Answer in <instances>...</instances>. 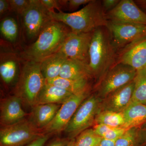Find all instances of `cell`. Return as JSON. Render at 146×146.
<instances>
[{
    "instance_id": "cell-2",
    "label": "cell",
    "mask_w": 146,
    "mask_h": 146,
    "mask_svg": "<svg viewBox=\"0 0 146 146\" xmlns=\"http://www.w3.org/2000/svg\"><path fill=\"white\" fill-rule=\"evenodd\" d=\"M53 20L61 22L77 33L92 32L100 27H106V14L102 7L101 1L91 0L78 11L65 13L62 11L50 12Z\"/></svg>"
},
{
    "instance_id": "cell-18",
    "label": "cell",
    "mask_w": 146,
    "mask_h": 146,
    "mask_svg": "<svg viewBox=\"0 0 146 146\" xmlns=\"http://www.w3.org/2000/svg\"><path fill=\"white\" fill-rule=\"evenodd\" d=\"M124 118L123 127H140L146 123V105L131 102L123 111Z\"/></svg>"
},
{
    "instance_id": "cell-31",
    "label": "cell",
    "mask_w": 146,
    "mask_h": 146,
    "mask_svg": "<svg viewBox=\"0 0 146 146\" xmlns=\"http://www.w3.org/2000/svg\"><path fill=\"white\" fill-rule=\"evenodd\" d=\"M120 1V0L101 1L102 7L106 14L115 8L117 5Z\"/></svg>"
},
{
    "instance_id": "cell-35",
    "label": "cell",
    "mask_w": 146,
    "mask_h": 146,
    "mask_svg": "<svg viewBox=\"0 0 146 146\" xmlns=\"http://www.w3.org/2000/svg\"><path fill=\"white\" fill-rule=\"evenodd\" d=\"M140 145H146V123L139 129Z\"/></svg>"
},
{
    "instance_id": "cell-24",
    "label": "cell",
    "mask_w": 146,
    "mask_h": 146,
    "mask_svg": "<svg viewBox=\"0 0 146 146\" xmlns=\"http://www.w3.org/2000/svg\"><path fill=\"white\" fill-rule=\"evenodd\" d=\"M124 124L122 112L99 111L95 118V125L104 124L112 127H123Z\"/></svg>"
},
{
    "instance_id": "cell-27",
    "label": "cell",
    "mask_w": 146,
    "mask_h": 146,
    "mask_svg": "<svg viewBox=\"0 0 146 146\" xmlns=\"http://www.w3.org/2000/svg\"><path fill=\"white\" fill-rule=\"evenodd\" d=\"M139 127L128 129L115 142V146H138L140 145Z\"/></svg>"
},
{
    "instance_id": "cell-20",
    "label": "cell",
    "mask_w": 146,
    "mask_h": 146,
    "mask_svg": "<svg viewBox=\"0 0 146 146\" xmlns=\"http://www.w3.org/2000/svg\"><path fill=\"white\" fill-rule=\"evenodd\" d=\"M59 77L76 80H89L92 78L87 66L78 61L69 58L63 64Z\"/></svg>"
},
{
    "instance_id": "cell-4",
    "label": "cell",
    "mask_w": 146,
    "mask_h": 146,
    "mask_svg": "<svg viewBox=\"0 0 146 146\" xmlns=\"http://www.w3.org/2000/svg\"><path fill=\"white\" fill-rule=\"evenodd\" d=\"M46 83L41 71V63L26 61L14 88V96L19 98L23 103L33 107Z\"/></svg>"
},
{
    "instance_id": "cell-1",
    "label": "cell",
    "mask_w": 146,
    "mask_h": 146,
    "mask_svg": "<svg viewBox=\"0 0 146 146\" xmlns=\"http://www.w3.org/2000/svg\"><path fill=\"white\" fill-rule=\"evenodd\" d=\"M117 54L106 27L94 31L89 48L88 68L92 78L96 80V84L116 63Z\"/></svg>"
},
{
    "instance_id": "cell-29",
    "label": "cell",
    "mask_w": 146,
    "mask_h": 146,
    "mask_svg": "<svg viewBox=\"0 0 146 146\" xmlns=\"http://www.w3.org/2000/svg\"><path fill=\"white\" fill-rule=\"evenodd\" d=\"M128 129L123 127H111L104 136L103 138L116 141L124 134Z\"/></svg>"
},
{
    "instance_id": "cell-9",
    "label": "cell",
    "mask_w": 146,
    "mask_h": 146,
    "mask_svg": "<svg viewBox=\"0 0 146 146\" xmlns=\"http://www.w3.org/2000/svg\"><path fill=\"white\" fill-rule=\"evenodd\" d=\"M93 32L77 33L71 31L58 52L65 54L69 59L78 61L88 67L89 48Z\"/></svg>"
},
{
    "instance_id": "cell-15",
    "label": "cell",
    "mask_w": 146,
    "mask_h": 146,
    "mask_svg": "<svg viewBox=\"0 0 146 146\" xmlns=\"http://www.w3.org/2000/svg\"><path fill=\"white\" fill-rule=\"evenodd\" d=\"M22 104L21 99L14 95L1 100L0 104L1 126L11 125L26 119L29 114L24 111Z\"/></svg>"
},
{
    "instance_id": "cell-26",
    "label": "cell",
    "mask_w": 146,
    "mask_h": 146,
    "mask_svg": "<svg viewBox=\"0 0 146 146\" xmlns=\"http://www.w3.org/2000/svg\"><path fill=\"white\" fill-rule=\"evenodd\" d=\"M102 138L93 128H88L75 138V146H98Z\"/></svg>"
},
{
    "instance_id": "cell-10",
    "label": "cell",
    "mask_w": 146,
    "mask_h": 146,
    "mask_svg": "<svg viewBox=\"0 0 146 146\" xmlns=\"http://www.w3.org/2000/svg\"><path fill=\"white\" fill-rule=\"evenodd\" d=\"M90 92L73 95L61 105L52 121L43 129L45 134H57L65 130L80 104L90 95Z\"/></svg>"
},
{
    "instance_id": "cell-5",
    "label": "cell",
    "mask_w": 146,
    "mask_h": 146,
    "mask_svg": "<svg viewBox=\"0 0 146 146\" xmlns=\"http://www.w3.org/2000/svg\"><path fill=\"white\" fill-rule=\"evenodd\" d=\"M101 101L94 94L90 95L82 103L64 131L68 139L75 138L95 123Z\"/></svg>"
},
{
    "instance_id": "cell-14",
    "label": "cell",
    "mask_w": 146,
    "mask_h": 146,
    "mask_svg": "<svg viewBox=\"0 0 146 146\" xmlns=\"http://www.w3.org/2000/svg\"><path fill=\"white\" fill-rule=\"evenodd\" d=\"M134 86L133 80L110 94L102 100L100 111L122 112L131 102Z\"/></svg>"
},
{
    "instance_id": "cell-22",
    "label": "cell",
    "mask_w": 146,
    "mask_h": 146,
    "mask_svg": "<svg viewBox=\"0 0 146 146\" xmlns=\"http://www.w3.org/2000/svg\"><path fill=\"white\" fill-rule=\"evenodd\" d=\"M18 69V59L14 56H1L0 75L6 84L12 83L17 76Z\"/></svg>"
},
{
    "instance_id": "cell-34",
    "label": "cell",
    "mask_w": 146,
    "mask_h": 146,
    "mask_svg": "<svg viewBox=\"0 0 146 146\" xmlns=\"http://www.w3.org/2000/svg\"><path fill=\"white\" fill-rule=\"evenodd\" d=\"M70 140L68 138H57L50 142L46 146H67Z\"/></svg>"
},
{
    "instance_id": "cell-12",
    "label": "cell",
    "mask_w": 146,
    "mask_h": 146,
    "mask_svg": "<svg viewBox=\"0 0 146 146\" xmlns=\"http://www.w3.org/2000/svg\"><path fill=\"white\" fill-rule=\"evenodd\" d=\"M106 16L108 22L112 23L146 25V13L133 0H121Z\"/></svg>"
},
{
    "instance_id": "cell-16",
    "label": "cell",
    "mask_w": 146,
    "mask_h": 146,
    "mask_svg": "<svg viewBox=\"0 0 146 146\" xmlns=\"http://www.w3.org/2000/svg\"><path fill=\"white\" fill-rule=\"evenodd\" d=\"M62 104L36 105L32 108L27 120L34 127L43 131L53 119Z\"/></svg>"
},
{
    "instance_id": "cell-30",
    "label": "cell",
    "mask_w": 146,
    "mask_h": 146,
    "mask_svg": "<svg viewBox=\"0 0 146 146\" xmlns=\"http://www.w3.org/2000/svg\"><path fill=\"white\" fill-rule=\"evenodd\" d=\"M42 4L46 7L49 12L55 11L54 9H57L58 11H62L60 3L56 0H40Z\"/></svg>"
},
{
    "instance_id": "cell-17",
    "label": "cell",
    "mask_w": 146,
    "mask_h": 146,
    "mask_svg": "<svg viewBox=\"0 0 146 146\" xmlns=\"http://www.w3.org/2000/svg\"><path fill=\"white\" fill-rule=\"evenodd\" d=\"M73 95L65 89L46 82L37 97L35 105L62 104Z\"/></svg>"
},
{
    "instance_id": "cell-38",
    "label": "cell",
    "mask_w": 146,
    "mask_h": 146,
    "mask_svg": "<svg viewBox=\"0 0 146 146\" xmlns=\"http://www.w3.org/2000/svg\"><path fill=\"white\" fill-rule=\"evenodd\" d=\"M134 1L137 5L146 13V0H136Z\"/></svg>"
},
{
    "instance_id": "cell-23",
    "label": "cell",
    "mask_w": 146,
    "mask_h": 146,
    "mask_svg": "<svg viewBox=\"0 0 146 146\" xmlns=\"http://www.w3.org/2000/svg\"><path fill=\"white\" fill-rule=\"evenodd\" d=\"M131 102L146 105V68L137 71Z\"/></svg>"
},
{
    "instance_id": "cell-25",
    "label": "cell",
    "mask_w": 146,
    "mask_h": 146,
    "mask_svg": "<svg viewBox=\"0 0 146 146\" xmlns=\"http://www.w3.org/2000/svg\"><path fill=\"white\" fill-rule=\"evenodd\" d=\"M0 31L3 36L9 42H14L17 39L18 26L14 18L7 17L3 19L0 24Z\"/></svg>"
},
{
    "instance_id": "cell-36",
    "label": "cell",
    "mask_w": 146,
    "mask_h": 146,
    "mask_svg": "<svg viewBox=\"0 0 146 146\" xmlns=\"http://www.w3.org/2000/svg\"><path fill=\"white\" fill-rule=\"evenodd\" d=\"M8 11H10L8 0H0V15L2 16Z\"/></svg>"
},
{
    "instance_id": "cell-6",
    "label": "cell",
    "mask_w": 146,
    "mask_h": 146,
    "mask_svg": "<svg viewBox=\"0 0 146 146\" xmlns=\"http://www.w3.org/2000/svg\"><path fill=\"white\" fill-rule=\"evenodd\" d=\"M134 68L121 63H115L96 84L95 94L101 100L119 88L133 81L136 76Z\"/></svg>"
},
{
    "instance_id": "cell-21",
    "label": "cell",
    "mask_w": 146,
    "mask_h": 146,
    "mask_svg": "<svg viewBox=\"0 0 146 146\" xmlns=\"http://www.w3.org/2000/svg\"><path fill=\"white\" fill-rule=\"evenodd\" d=\"M47 83L58 86L65 89L73 95L90 92L91 86L89 80L68 79L60 77L46 80Z\"/></svg>"
},
{
    "instance_id": "cell-13",
    "label": "cell",
    "mask_w": 146,
    "mask_h": 146,
    "mask_svg": "<svg viewBox=\"0 0 146 146\" xmlns=\"http://www.w3.org/2000/svg\"><path fill=\"white\" fill-rule=\"evenodd\" d=\"M116 63L128 65L136 71L146 68V36L119 51Z\"/></svg>"
},
{
    "instance_id": "cell-7",
    "label": "cell",
    "mask_w": 146,
    "mask_h": 146,
    "mask_svg": "<svg viewBox=\"0 0 146 146\" xmlns=\"http://www.w3.org/2000/svg\"><path fill=\"white\" fill-rule=\"evenodd\" d=\"M44 134L25 119L11 125L1 126L0 146H25Z\"/></svg>"
},
{
    "instance_id": "cell-11",
    "label": "cell",
    "mask_w": 146,
    "mask_h": 146,
    "mask_svg": "<svg viewBox=\"0 0 146 146\" xmlns=\"http://www.w3.org/2000/svg\"><path fill=\"white\" fill-rule=\"evenodd\" d=\"M112 44L117 52L134 41L146 36V25L108 23Z\"/></svg>"
},
{
    "instance_id": "cell-3",
    "label": "cell",
    "mask_w": 146,
    "mask_h": 146,
    "mask_svg": "<svg viewBox=\"0 0 146 146\" xmlns=\"http://www.w3.org/2000/svg\"><path fill=\"white\" fill-rule=\"evenodd\" d=\"M69 27L61 22L52 20L45 27L37 39L22 54L27 61L41 62L59 51L68 34Z\"/></svg>"
},
{
    "instance_id": "cell-39",
    "label": "cell",
    "mask_w": 146,
    "mask_h": 146,
    "mask_svg": "<svg viewBox=\"0 0 146 146\" xmlns=\"http://www.w3.org/2000/svg\"><path fill=\"white\" fill-rule=\"evenodd\" d=\"M67 146H75V138L70 140L69 143Z\"/></svg>"
},
{
    "instance_id": "cell-37",
    "label": "cell",
    "mask_w": 146,
    "mask_h": 146,
    "mask_svg": "<svg viewBox=\"0 0 146 146\" xmlns=\"http://www.w3.org/2000/svg\"><path fill=\"white\" fill-rule=\"evenodd\" d=\"M115 140H109V139L102 138L98 146H115Z\"/></svg>"
},
{
    "instance_id": "cell-28",
    "label": "cell",
    "mask_w": 146,
    "mask_h": 146,
    "mask_svg": "<svg viewBox=\"0 0 146 146\" xmlns=\"http://www.w3.org/2000/svg\"><path fill=\"white\" fill-rule=\"evenodd\" d=\"M10 11L22 16L31 3V0H8Z\"/></svg>"
},
{
    "instance_id": "cell-19",
    "label": "cell",
    "mask_w": 146,
    "mask_h": 146,
    "mask_svg": "<svg viewBox=\"0 0 146 146\" xmlns=\"http://www.w3.org/2000/svg\"><path fill=\"white\" fill-rule=\"evenodd\" d=\"M68 58L65 54L58 52L41 61V71L46 80L59 77L63 64Z\"/></svg>"
},
{
    "instance_id": "cell-8",
    "label": "cell",
    "mask_w": 146,
    "mask_h": 146,
    "mask_svg": "<svg viewBox=\"0 0 146 146\" xmlns=\"http://www.w3.org/2000/svg\"><path fill=\"white\" fill-rule=\"evenodd\" d=\"M21 17L26 35L30 39L38 37L45 27L53 20L49 11L40 0H31L30 5Z\"/></svg>"
},
{
    "instance_id": "cell-33",
    "label": "cell",
    "mask_w": 146,
    "mask_h": 146,
    "mask_svg": "<svg viewBox=\"0 0 146 146\" xmlns=\"http://www.w3.org/2000/svg\"><path fill=\"white\" fill-rule=\"evenodd\" d=\"M51 134H45L36 138L25 146H44L51 136Z\"/></svg>"
},
{
    "instance_id": "cell-32",
    "label": "cell",
    "mask_w": 146,
    "mask_h": 146,
    "mask_svg": "<svg viewBox=\"0 0 146 146\" xmlns=\"http://www.w3.org/2000/svg\"><path fill=\"white\" fill-rule=\"evenodd\" d=\"M91 0H69L67 2V7L70 11L75 10L80 6L89 3Z\"/></svg>"
}]
</instances>
